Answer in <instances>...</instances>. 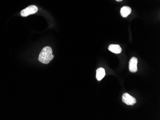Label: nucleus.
Wrapping results in <instances>:
<instances>
[{"instance_id":"nucleus-8","label":"nucleus","mask_w":160,"mask_h":120,"mask_svg":"<svg viewBox=\"0 0 160 120\" xmlns=\"http://www.w3.org/2000/svg\"><path fill=\"white\" fill-rule=\"evenodd\" d=\"M116 1L118 2H122L123 0H116Z\"/></svg>"},{"instance_id":"nucleus-5","label":"nucleus","mask_w":160,"mask_h":120,"mask_svg":"<svg viewBox=\"0 0 160 120\" xmlns=\"http://www.w3.org/2000/svg\"><path fill=\"white\" fill-rule=\"evenodd\" d=\"M132 12V9L128 6H123L120 10V14L123 17H127Z\"/></svg>"},{"instance_id":"nucleus-1","label":"nucleus","mask_w":160,"mask_h":120,"mask_svg":"<svg viewBox=\"0 0 160 120\" xmlns=\"http://www.w3.org/2000/svg\"><path fill=\"white\" fill-rule=\"evenodd\" d=\"M52 49L50 46H45L42 49L38 56V60L43 64H48L53 59Z\"/></svg>"},{"instance_id":"nucleus-7","label":"nucleus","mask_w":160,"mask_h":120,"mask_svg":"<svg viewBox=\"0 0 160 120\" xmlns=\"http://www.w3.org/2000/svg\"><path fill=\"white\" fill-rule=\"evenodd\" d=\"M106 75L105 69L102 68H100L97 70V74L96 78L98 81H100L104 78Z\"/></svg>"},{"instance_id":"nucleus-2","label":"nucleus","mask_w":160,"mask_h":120,"mask_svg":"<svg viewBox=\"0 0 160 120\" xmlns=\"http://www.w3.org/2000/svg\"><path fill=\"white\" fill-rule=\"evenodd\" d=\"M38 11V8L36 5H31L28 6L21 12V16L22 17H27L29 15H33Z\"/></svg>"},{"instance_id":"nucleus-6","label":"nucleus","mask_w":160,"mask_h":120,"mask_svg":"<svg viewBox=\"0 0 160 120\" xmlns=\"http://www.w3.org/2000/svg\"><path fill=\"white\" fill-rule=\"evenodd\" d=\"M109 50L115 54H120L122 52V48L118 45H110L108 47Z\"/></svg>"},{"instance_id":"nucleus-3","label":"nucleus","mask_w":160,"mask_h":120,"mask_svg":"<svg viewBox=\"0 0 160 120\" xmlns=\"http://www.w3.org/2000/svg\"><path fill=\"white\" fill-rule=\"evenodd\" d=\"M122 98L123 103L128 105H133L137 102L135 98L133 97L127 93H125L123 95Z\"/></svg>"},{"instance_id":"nucleus-4","label":"nucleus","mask_w":160,"mask_h":120,"mask_svg":"<svg viewBox=\"0 0 160 120\" xmlns=\"http://www.w3.org/2000/svg\"><path fill=\"white\" fill-rule=\"evenodd\" d=\"M138 59L135 57H133L130 59L129 62V70L132 73L137 72Z\"/></svg>"}]
</instances>
